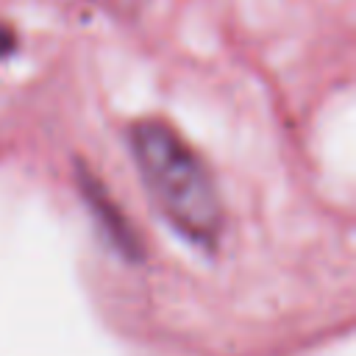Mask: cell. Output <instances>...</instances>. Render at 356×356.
<instances>
[{
    "mask_svg": "<svg viewBox=\"0 0 356 356\" xmlns=\"http://www.w3.org/2000/svg\"><path fill=\"white\" fill-rule=\"evenodd\" d=\"M131 159L161 217L192 245L214 248L222 231V200L203 156L159 117L128 128Z\"/></svg>",
    "mask_w": 356,
    "mask_h": 356,
    "instance_id": "obj_1",
    "label": "cell"
},
{
    "mask_svg": "<svg viewBox=\"0 0 356 356\" xmlns=\"http://www.w3.org/2000/svg\"><path fill=\"white\" fill-rule=\"evenodd\" d=\"M78 184H81V192H83V200L86 206L92 209V214L100 220L103 231L108 234L111 245L120 248L128 259H136L139 256V242H136V234L131 231L125 214L120 211V206L114 203V197L106 192V186L97 181V175L86 167H81L78 172Z\"/></svg>",
    "mask_w": 356,
    "mask_h": 356,
    "instance_id": "obj_2",
    "label": "cell"
},
{
    "mask_svg": "<svg viewBox=\"0 0 356 356\" xmlns=\"http://www.w3.org/2000/svg\"><path fill=\"white\" fill-rule=\"evenodd\" d=\"M17 50H19V36H17V31H14L8 22L0 19V61L8 58V56H14Z\"/></svg>",
    "mask_w": 356,
    "mask_h": 356,
    "instance_id": "obj_3",
    "label": "cell"
}]
</instances>
